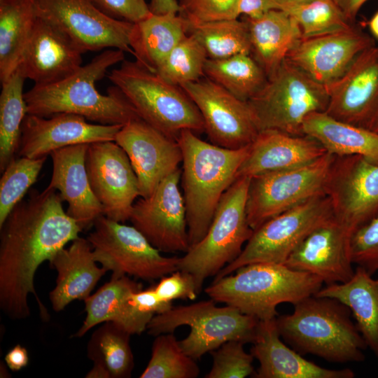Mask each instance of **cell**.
Segmentation results:
<instances>
[{"instance_id":"obj_1","label":"cell","mask_w":378,"mask_h":378,"mask_svg":"<svg viewBox=\"0 0 378 378\" xmlns=\"http://www.w3.org/2000/svg\"><path fill=\"white\" fill-rule=\"evenodd\" d=\"M62 202L49 187L33 190L0 226V308L12 320L29 316V294L36 299L42 316L47 317L35 290V274L82 232L64 211Z\"/></svg>"},{"instance_id":"obj_2","label":"cell","mask_w":378,"mask_h":378,"mask_svg":"<svg viewBox=\"0 0 378 378\" xmlns=\"http://www.w3.org/2000/svg\"><path fill=\"white\" fill-rule=\"evenodd\" d=\"M124 59V51L108 49L64 80L34 85L24 95L27 114L50 117L71 113L98 124L118 125L140 118L116 86L109 88L107 94H101L95 86L110 67Z\"/></svg>"},{"instance_id":"obj_3","label":"cell","mask_w":378,"mask_h":378,"mask_svg":"<svg viewBox=\"0 0 378 378\" xmlns=\"http://www.w3.org/2000/svg\"><path fill=\"white\" fill-rule=\"evenodd\" d=\"M182 152L183 198L190 247L206 234L225 191L237 178L249 145L227 148L200 139L192 130L177 138Z\"/></svg>"},{"instance_id":"obj_4","label":"cell","mask_w":378,"mask_h":378,"mask_svg":"<svg viewBox=\"0 0 378 378\" xmlns=\"http://www.w3.org/2000/svg\"><path fill=\"white\" fill-rule=\"evenodd\" d=\"M293 305L291 314L276 317L281 339L292 349L332 363L365 359L367 344L344 304L314 294Z\"/></svg>"},{"instance_id":"obj_5","label":"cell","mask_w":378,"mask_h":378,"mask_svg":"<svg viewBox=\"0 0 378 378\" xmlns=\"http://www.w3.org/2000/svg\"><path fill=\"white\" fill-rule=\"evenodd\" d=\"M323 285L318 276L284 264L255 262L214 280L205 293L215 302L235 307L259 321L275 318L281 303L295 304Z\"/></svg>"},{"instance_id":"obj_6","label":"cell","mask_w":378,"mask_h":378,"mask_svg":"<svg viewBox=\"0 0 378 378\" xmlns=\"http://www.w3.org/2000/svg\"><path fill=\"white\" fill-rule=\"evenodd\" d=\"M108 78L124 94L141 119L177 139L184 130L204 132L202 117L180 87L170 84L137 61L124 59Z\"/></svg>"},{"instance_id":"obj_7","label":"cell","mask_w":378,"mask_h":378,"mask_svg":"<svg viewBox=\"0 0 378 378\" xmlns=\"http://www.w3.org/2000/svg\"><path fill=\"white\" fill-rule=\"evenodd\" d=\"M250 180L236 178L223 194L204 237L179 259L178 270L192 275L199 293L205 279L239 256L253 232L246 215Z\"/></svg>"},{"instance_id":"obj_8","label":"cell","mask_w":378,"mask_h":378,"mask_svg":"<svg viewBox=\"0 0 378 378\" xmlns=\"http://www.w3.org/2000/svg\"><path fill=\"white\" fill-rule=\"evenodd\" d=\"M214 302L211 299L172 307L155 314L147 326L148 333L155 337L174 332L182 326H190V333L180 344L195 360L230 340L253 343L259 320L230 305L217 307Z\"/></svg>"},{"instance_id":"obj_9","label":"cell","mask_w":378,"mask_h":378,"mask_svg":"<svg viewBox=\"0 0 378 378\" xmlns=\"http://www.w3.org/2000/svg\"><path fill=\"white\" fill-rule=\"evenodd\" d=\"M329 96L321 84L286 59L248 103L260 131L276 130L292 135H304V118L326 111Z\"/></svg>"},{"instance_id":"obj_10","label":"cell","mask_w":378,"mask_h":378,"mask_svg":"<svg viewBox=\"0 0 378 378\" xmlns=\"http://www.w3.org/2000/svg\"><path fill=\"white\" fill-rule=\"evenodd\" d=\"M332 216L330 201L322 192L272 218L253 230L239 256L214 280L251 263L284 264L311 232Z\"/></svg>"},{"instance_id":"obj_11","label":"cell","mask_w":378,"mask_h":378,"mask_svg":"<svg viewBox=\"0 0 378 378\" xmlns=\"http://www.w3.org/2000/svg\"><path fill=\"white\" fill-rule=\"evenodd\" d=\"M94 260L111 276L151 281L178 270L180 258L166 257L135 227L100 216L87 237Z\"/></svg>"},{"instance_id":"obj_12","label":"cell","mask_w":378,"mask_h":378,"mask_svg":"<svg viewBox=\"0 0 378 378\" xmlns=\"http://www.w3.org/2000/svg\"><path fill=\"white\" fill-rule=\"evenodd\" d=\"M334 157L326 153L303 166L251 177L246 200L250 227L255 230L272 218L324 192Z\"/></svg>"},{"instance_id":"obj_13","label":"cell","mask_w":378,"mask_h":378,"mask_svg":"<svg viewBox=\"0 0 378 378\" xmlns=\"http://www.w3.org/2000/svg\"><path fill=\"white\" fill-rule=\"evenodd\" d=\"M323 191L333 217L351 237L378 216V164L360 155H335Z\"/></svg>"},{"instance_id":"obj_14","label":"cell","mask_w":378,"mask_h":378,"mask_svg":"<svg viewBox=\"0 0 378 378\" xmlns=\"http://www.w3.org/2000/svg\"><path fill=\"white\" fill-rule=\"evenodd\" d=\"M37 17L67 35L85 53L115 48L133 55L134 23L110 18L90 0H32Z\"/></svg>"},{"instance_id":"obj_15","label":"cell","mask_w":378,"mask_h":378,"mask_svg":"<svg viewBox=\"0 0 378 378\" xmlns=\"http://www.w3.org/2000/svg\"><path fill=\"white\" fill-rule=\"evenodd\" d=\"M198 108L204 132L219 146L237 149L249 145L260 130L248 103L207 77L180 86Z\"/></svg>"},{"instance_id":"obj_16","label":"cell","mask_w":378,"mask_h":378,"mask_svg":"<svg viewBox=\"0 0 378 378\" xmlns=\"http://www.w3.org/2000/svg\"><path fill=\"white\" fill-rule=\"evenodd\" d=\"M178 169L147 197L134 202L130 220L161 252L186 253L190 248L186 208Z\"/></svg>"},{"instance_id":"obj_17","label":"cell","mask_w":378,"mask_h":378,"mask_svg":"<svg viewBox=\"0 0 378 378\" xmlns=\"http://www.w3.org/2000/svg\"><path fill=\"white\" fill-rule=\"evenodd\" d=\"M85 167L104 216L120 223L130 220L140 192L136 176L125 150L114 141L88 144Z\"/></svg>"},{"instance_id":"obj_18","label":"cell","mask_w":378,"mask_h":378,"mask_svg":"<svg viewBox=\"0 0 378 378\" xmlns=\"http://www.w3.org/2000/svg\"><path fill=\"white\" fill-rule=\"evenodd\" d=\"M126 153L138 180L141 197H147L167 176L179 169L183 156L177 140L141 118L122 126L115 140Z\"/></svg>"},{"instance_id":"obj_19","label":"cell","mask_w":378,"mask_h":378,"mask_svg":"<svg viewBox=\"0 0 378 378\" xmlns=\"http://www.w3.org/2000/svg\"><path fill=\"white\" fill-rule=\"evenodd\" d=\"M326 87L329 115L370 130L378 113V46L360 52L343 76Z\"/></svg>"},{"instance_id":"obj_20","label":"cell","mask_w":378,"mask_h":378,"mask_svg":"<svg viewBox=\"0 0 378 378\" xmlns=\"http://www.w3.org/2000/svg\"><path fill=\"white\" fill-rule=\"evenodd\" d=\"M122 126L92 123L71 113L50 117L27 114L21 127L18 153L38 158L73 145L114 141Z\"/></svg>"},{"instance_id":"obj_21","label":"cell","mask_w":378,"mask_h":378,"mask_svg":"<svg viewBox=\"0 0 378 378\" xmlns=\"http://www.w3.org/2000/svg\"><path fill=\"white\" fill-rule=\"evenodd\" d=\"M375 45L360 28L302 38L286 58L316 82L328 85L346 71L356 57Z\"/></svg>"},{"instance_id":"obj_22","label":"cell","mask_w":378,"mask_h":378,"mask_svg":"<svg viewBox=\"0 0 378 378\" xmlns=\"http://www.w3.org/2000/svg\"><path fill=\"white\" fill-rule=\"evenodd\" d=\"M83 53L67 35L36 16L18 69L34 85H49L78 71Z\"/></svg>"},{"instance_id":"obj_23","label":"cell","mask_w":378,"mask_h":378,"mask_svg":"<svg viewBox=\"0 0 378 378\" xmlns=\"http://www.w3.org/2000/svg\"><path fill=\"white\" fill-rule=\"evenodd\" d=\"M350 237L332 216L311 232L284 265L314 274L326 285L346 282L355 271L349 253Z\"/></svg>"},{"instance_id":"obj_24","label":"cell","mask_w":378,"mask_h":378,"mask_svg":"<svg viewBox=\"0 0 378 378\" xmlns=\"http://www.w3.org/2000/svg\"><path fill=\"white\" fill-rule=\"evenodd\" d=\"M88 144L56 150L50 153L52 171L48 187L59 191L67 204L66 214L81 230L93 227L103 214L101 204L90 185L85 167Z\"/></svg>"},{"instance_id":"obj_25","label":"cell","mask_w":378,"mask_h":378,"mask_svg":"<svg viewBox=\"0 0 378 378\" xmlns=\"http://www.w3.org/2000/svg\"><path fill=\"white\" fill-rule=\"evenodd\" d=\"M326 153L316 140L307 135L263 130L249 144L248 155L238 170L237 178L303 166Z\"/></svg>"},{"instance_id":"obj_26","label":"cell","mask_w":378,"mask_h":378,"mask_svg":"<svg viewBox=\"0 0 378 378\" xmlns=\"http://www.w3.org/2000/svg\"><path fill=\"white\" fill-rule=\"evenodd\" d=\"M251 354L259 363L255 378H354L350 368L339 370L321 367L304 358L282 340L276 318L259 321Z\"/></svg>"},{"instance_id":"obj_27","label":"cell","mask_w":378,"mask_h":378,"mask_svg":"<svg viewBox=\"0 0 378 378\" xmlns=\"http://www.w3.org/2000/svg\"><path fill=\"white\" fill-rule=\"evenodd\" d=\"M142 290V284L129 276H111L109 281L83 301L86 316L74 334L82 337L91 328L105 322H113L131 335H140L154 315L142 312L130 303L132 293Z\"/></svg>"},{"instance_id":"obj_28","label":"cell","mask_w":378,"mask_h":378,"mask_svg":"<svg viewBox=\"0 0 378 378\" xmlns=\"http://www.w3.org/2000/svg\"><path fill=\"white\" fill-rule=\"evenodd\" d=\"M57 271L56 284L49 293L52 308L63 310L76 300H84L90 295L107 271L98 267L88 240L78 237L69 246L61 249L50 261Z\"/></svg>"},{"instance_id":"obj_29","label":"cell","mask_w":378,"mask_h":378,"mask_svg":"<svg viewBox=\"0 0 378 378\" xmlns=\"http://www.w3.org/2000/svg\"><path fill=\"white\" fill-rule=\"evenodd\" d=\"M249 31L251 54L271 77L302 38L297 21L281 10H271L259 18L244 17Z\"/></svg>"},{"instance_id":"obj_30","label":"cell","mask_w":378,"mask_h":378,"mask_svg":"<svg viewBox=\"0 0 378 378\" xmlns=\"http://www.w3.org/2000/svg\"><path fill=\"white\" fill-rule=\"evenodd\" d=\"M317 296L335 298L351 311L367 346L378 358V278L357 266L347 281L326 285Z\"/></svg>"},{"instance_id":"obj_31","label":"cell","mask_w":378,"mask_h":378,"mask_svg":"<svg viewBox=\"0 0 378 378\" xmlns=\"http://www.w3.org/2000/svg\"><path fill=\"white\" fill-rule=\"evenodd\" d=\"M302 132L333 155H360L378 164V134L369 129L340 121L322 111L304 118Z\"/></svg>"},{"instance_id":"obj_32","label":"cell","mask_w":378,"mask_h":378,"mask_svg":"<svg viewBox=\"0 0 378 378\" xmlns=\"http://www.w3.org/2000/svg\"><path fill=\"white\" fill-rule=\"evenodd\" d=\"M188 34L187 20L178 13H150L134 23L130 43L136 61L156 72L174 48Z\"/></svg>"},{"instance_id":"obj_33","label":"cell","mask_w":378,"mask_h":378,"mask_svg":"<svg viewBox=\"0 0 378 378\" xmlns=\"http://www.w3.org/2000/svg\"><path fill=\"white\" fill-rule=\"evenodd\" d=\"M36 18L32 0H0V80L18 69Z\"/></svg>"},{"instance_id":"obj_34","label":"cell","mask_w":378,"mask_h":378,"mask_svg":"<svg viewBox=\"0 0 378 378\" xmlns=\"http://www.w3.org/2000/svg\"><path fill=\"white\" fill-rule=\"evenodd\" d=\"M206 77L245 102L265 85L267 76L249 54H237L223 59H210L204 66Z\"/></svg>"},{"instance_id":"obj_35","label":"cell","mask_w":378,"mask_h":378,"mask_svg":"<svg viewBox=\"0 0 378 378\" xmlns=\"http://www.w3.org/2000/svg\"><path fill=\"white\" fill-rule=\"evenodd\" d=\"M20 71L1 83L0 94V171L2 172L18 153L21 127L27 114L23 92L25 80Z\"/></svg>"},{"instance_id":"obj_36","label":"cell","mask_w":378,"mask_h":378,"mask_svg":"<svg viewBox=\"0 0 378 378\" xmlns=\"http://www.w3.org/2000/svg\"><path fill=\"white\" fill-rule=\"evenodd\" d=\"M131 335L115 323H103L88 341L87 356L93 363L104 367L111 378L130 377L134 365Z\"/></svg>"},{"instance_id":"obj_37","label":"cell","mask_w":378,"mask_h":378,"mask_svg":"<svg viewBox=\"0 0 378 378\" xmlns=\"http://www.w3.org/2000/svg\"><path fill=\"white\" fill-rule=\"evenodd\" d=\"M187 22L188 34L201 43L208 58L223 59L237 54H251L249 31L244 20Z\"/></svg>"},{"instance_id":"obj_38","label":"cell","mask_w":378,"mask_h":378,"mask_svg":"<svg viewBox=\"0 0 378 378\" xmlns=\"http://www.w3.org/2000/svg\"><path fill=\"white\" fill-rule=\"evenodd\" d=\"M200 372L196 360L182 349L173 332L155 337L150 360L140 378H196Z\"/></svg>"},{"instance_id":"obj_39","label":"cell","mask_w":378,"mask_h":378,"mask_svg":"<svg viewBox=\"0 0 378 378\" xmlns=\"http://www.w3.org/2000/svg\"><path fill=\"white\" fill-rule=\"evenodd\" d=\"M207 59V54L201 43L188 34L170 52L155 73L167 83L181 86L204 76Z\"/></svg>"},{"instance_id":"obj_40","label":"cell","mask_w":378,"mask_h":378,"mask_svg":"<svg viewBox=\"0 0 378 378\" xmlns=\"http://www.w3.org/2000/svg\"><path fill=\"white\" fill-rule=\"evenodd\" d=\"M47 157L13 159L0 179V226L36 181Z\"/></svg>"},{"instance_id":"obj_41","label":"cell","mask_w":378,"mask_h":378,"mask_svg":"<svg viewBox=\"0 0 378 378\" xmlns=\"http://www.w3.org/2000/svg\"><path fill=\"white\" fill-rule=\"evenodd\" d=\"M284 11L298 23L302 38L344 31L354 26L333 0H312Z\"/></svg>"},{"instance_id":"obj_42","label":"cell","mask_w":378,"mask_h":378,"mask_svg":"<svg viewBox=\"0 0 378 378\" xmlns=\"http://www.w3.org/2000/svg\"><path fill=\"white\" fill-rule=\"evenodd\" d=\"M238 340H230L212 351L213 364L206 378H245L255 373L253 356Z\"/></svg>"},{"instance_id":"obj_43","label":"cell","mask_w":378,"mask_h":378,"mask_svg":"<svg viewBox=\"0 0 378 378\" xmlns=\"http://www.w3.org/2000/svg\"><path fill=\"white\" fill-rule=\"evenodd\" d=\"M349 253L353 264L370 275L378 272V216L352 234Z\"/></svg>"},{"instance_id":"obj_44","label":"cell","mask_w":378,"mask_h":378,"mask_svg":"<svg viewBox=\"0 0 378 378\" xmlns=\"http://www.w3.org/2000/svg\"><path fill=\"white\" fill-rule=\"evenodd\" d=\"M179 14L188 22L202 23L239 18V0H178Z\"/></svg>"},{"instance_id":"obj_45","label":"cell","mask_w":378,"mask_h":378,"mask_svg":"<svg viewBox=\"0 0 378 378\" xmlns=\"http://www.w3.org/2000/svg\"><path fill=\"white\" fill-rule=\"evenodd\" d=\"M154 290L161 300L167 302L177 299L194 300L199 294L192 275L180 270L160 279Z\"/></svg>"},{"instance_id":"obj_46","label":"cell","mask_w":378,"mask_h":378,"mask_svg":"<svg viewBox=\"0 0 378 378\" xmlns=\"http://www.w3.org/2000/svg\"><path fill=\"white\" fill-rule=\"evenodd\" d=\"M106 15L131 23L138 22L150 13L146 0H90Z\"/></svg>"},{"instance_id":"obj_47","label":"cell","mask_w":378,"mask_h":378,"mask_svg":"<svg viewBox=\"0 0 378 378\" xmlns=\"http://www.w3.org/2000/svg\"><path fill=\"white\" fill-rule=\"evenodd\" d=\"M130 303L139 311L154 316L165 312L173 307L172 302L163 301L159 298L154 287L132 293Z\"/></svg>"},{"instance_id":"obj_48","label":"cell","mask_w":378,"mask_h":378,"mask_svg":"<svg viewBox=\"0 0 378 378\" xmlns=\"http://www.w3.org/2000/svg\"><path fill=\"white\" fill-rule=\"evenodd\" d=\"M271 10H274L268 0H239L238 13L244 17L256 19Z\"/></svg>"},{"instance_id":"obj_49","label":"cell","mask_w":378,"mask_h":378,"mask_svg":"<svg viewBox=\"0 0 378 378\" xmlns=\"http://www.w3.org/2000/svg\"><path fill=\"white\" fill-rule=\"evenodd\" d=\"M5 362L12 371H19L24 368L29 361L28 352L24 346L18 344L10 349L5 356Z\"/></svg>"},{"instance_id":"obj_50","label":"cell","mask_w":378,"mask_h":378,"mask_svg":"<svg viewBox=\"0 0 378 378\" xmlns=\"http://www.w3.org/2000/svg\"><path fill=\"white\" fill-rule=\"evenodd\" d=\"M346 20L353 23L356 20L357 15L368 0H333Z\"/></svg>"},{"instance_id":"obj_51","label":"cell","mask_w":378,"mask_h":378,"mask_svg":"<svg viewBox=\"0 0 378 378\" xmlns=\"http://www.w3.org/2000/svg\"><path fill=\"white\" fill-rule=\"evenodd\" d=\"M150 10L153 14L179 13L180 6L177 0H150Z\"/></svg>"},{"instance_id":"obj_52","label":"cell","mask_w":378,"mask_h":378,"mask_svg":"<svg viewBox=\"0 0 378 378\" xmlns=\"http://www.w3.org/2000/svg\"><path fill=\"white\" fill-rule=\"evenodd\" d=\"M274 9L285 10L286 9L306 4L312 0H268Z\"/></svg>"},{"instance_id":"obj_53","label":"cell","mask_w":378,"mask_h":378,"mask_svg":"<svg viewBox=\"0 0 378 378\" xmlns=\"http://www.w3.org/2000/svg\"><path fill=\"white\" fill-rule=\"evenodd\" d=\"M87 378H111L108 370L99 364L93 363L92 369L86 374Z\"/></svg>"},{"instance_id":"obj_54","label":"cell","mask_w":378,"mask_h":378,"mask_svg":"<svg viewBox=\"0 0 378 378\" xmlns=\"http://www.w3.org/2000/svg\"><path fill=\"white\" fill-rule=\"evenodd\" d=\"M368 25L372 37L378 40V10L370 19Z\"/></svg>"},{"instance_id":"obj_55","label":"cell","mask_w":378,"mask_h":378,"mask_svg":"<svg viewBox=\"0 0 378 378\" xmlns=\"http://www.w3.org/2000/svg\"><path fill=\"white\" fill-rule=\"evenodd\" d=\"M370 130L378 134V113L373 120Z\"/></svg>"}]
</instances>
